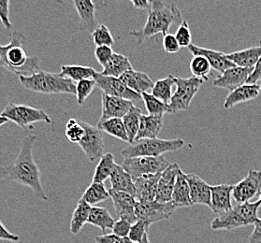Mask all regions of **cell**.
Instances as JSON below:
<instances>
[{
  "instance_id": "cell-2",
  "label": "cell",
  "mask_w": 261,
  "mask_h": 243,
  "mask_svg": "<svg viewBox=\"0 0 261 243\" xmlns=\"http://www.w3.org/2000/svg\"><path fill=\"white\" fill-rule=\"evenodd\" d=\"M182 23V13L174 4H167L164 1L153 0L148 10V18L144 26L140 30H133L129 35L136 39L138 44L158 34L163 37L168 34L171 25Z\"/></svg>"
},
{
  "instance_id": "cell-14",
  "label": "cell",
  "mask_w": 261,
  "mask_h": 243,
  "mask_svg": "<svg viewBox=\"0 0 261 243\" xmlns=\"http://www.w3.org/2000/svg\"><path fill=\"white\" fill-rule=\"evenodd\" d=\"M254 68H241L233 67L227 69L224 73L220 74L214 82L215 87L223 88L232 92L239 87L246 84L250 75L253 72Z\"/></svg>"
},
{
  "instance_id": "cell-48",
  "label": "cell",
  "mask_w": 261,
  "mask_h": 243,
  "mask_svg": "<svg viewBox=\"0 0 261 243\" xmlns=\"http://www.w3.org/2000/svg\"><path fill=\"white\" fill-rule=\"evenodd\" d=\"M163 48L166 52L176 53L181 47L179 45L174 35L167 34L163 37Z\"/></svg>"
},
{
  "instance_id": "cell-30",
  "label": "cell",
  "mask_w": 261,
  "mask_h": 243,
  "mask_svg": "<svg viewBox=\"0 0 261 243\" xmlns=\"http://www.w3.org/2000/svg\"><path fill=\"white\" fill-rule=\"evenodd\" d=\"M91 208L89 204L86 203L84 199L80 198L69 223V231L71 232V234L78 235L82 231L85 224L88 222Z\"/></svg>"
},
{
  "instance_id": "cell-56",
  "label": "cell",
  "mask_w": 261,
  "mask_h": 243,
  "mask_svg": "<svg viewBox=\"0 0 261 243\" xmlns=\"http://www.w3.org/2000/svg\"><path fill=\"white\" fill-rule=\"evenodd\" d=\"M124 243H135V242H133V241H132V240H131V239H129V238H128V237H125V238H124Z\"/></svg>"
},
{
  "instance_id": "cell-18",
  "label": "cell",
  "mask_w": 261,
  "mask_h": 243,
  "mask_svg": "<svg viewBox=\"0 0 261 243\" xmlns=\"http://www.w3.org/2000/svg\"><path fill=\"white\" fill-rule=\"evenodd\" d=\"M234 185L218 184L211 186V209L217 215L224 214L230 211L233 206L231 203Z\"/></svg>"
},
{
  "instance_id": "cell-38",
  "label": "cell",
  "mask_w": 261,
  "mask_h": 243,
  "mask_svg": "<svg viewBox=\"0 0 261 243\" xmlns=\"http://www.w3.org/2000/svg\"><path fill=\"white\" fill-rule=\"evenodd\" d=\"M211 64L202 56H195L190 61V71L193 74L194 77L208 80V75L210 73Z\"/></svg>"
},
{
  "instance_id": "cell-8",
  "label": "cell",
  "mask_w": 261,
  "mask_h": 243,
  "mask_svg": "<svg viewBox=\"0 0 261 243\" xmlns=\"http://www.w3.org/2000/svg\"><path fill=\"white\" fill-rule=\"evenodd\" d=\"M203 83V79L196 78L194 76L189 78L175 77L176 90L173 93L169 104L168 113L187 111L193 100L194 96L197 95Z\"/></svg>"
},
{
  "instance_id": "cell-58",
  "label": "cell",
  "mask_w": 261,
  "mask_h": 243,
  "mask_svg": "<svg viewBox=\"0 0 261 243\" xmlns=\"http://www.w3.org/2000/svg\"><path fill=\"white\" fill-rule=\"evenodd\" d=\"M259 86H260V90H259V96H261V84L259 85Z\"/></svg>"
},
{
  "instance_id": "cell-41",
  "label": "cell",
  "mask_w": 261,
  "mask_h": 243,
  "mask_svg": "<svg viewBox=\"0 0 261 243\" xmlns=\"http://www.w3.org/2000/svg\"><path fill=\"white\" fill-rule=\"evenodd\" d=\"M97 87L96 80L94 78L81 80L76 85V97L77 102L80 106H83L85 104L87 97L90 96L92 92Z\"/></svg>"
},
{
  "instance_id": "cell-11",
  "label": "cell",
  "mask_w": 261,
  "mask_h": 243,
  "mask_svg": "<svg viewBox=\"0 0 261 243\" xmlns=\"http://www.w3.org/2000/svg\"><path fill=\"white\" fill-rule=\"evenodd\" d=\"M85 130V136L79 145L86 157L90 162H94L97 159H100L104 155V138L102 131L97 126L90 125L85 121H81Z\"/></svg>"
},
{
  "instance_id": "cell-53",
  "label": "cell",
  "mask_w": 261,
  "mask_h": 243,
  "mask_svg": "<svg viewBox=\"0 0 261 243\" xmlns=\"http://www.w3.org/2000/svg\"><path fill=\"white\" fill-rule=\"evenodd\" d=\"M131 3L137 10H147L148 11L151 6V1H148V0H132Z\"/></svg>"
},
{
  "instance_id": "cell-45",
  "label": "cell",
  "mask_w": 261,
  "mask_h": 243,
  "mask_svg": "<svg viewBox=\"0 0 261 243\" xmlns=\"http://www.w3.org/2000/svg\"><path fill=\"white\" fill-rule=\"evenodd\" d=\"M114 51L112 47L108 46H98L95 49V57L97 58V62L104 67L111 57H113Z\"/></svg>"
},
{
  "instance_id": "cell-42",
  "label": "cell",
  "mask_w": 261,
  "mask_h": 243,
  "mask_svg": "<svg viewBox=\"0 0 261 243\" xmlns=\"http://www.w3.org/2000/svg\"><path fill=\"white\" fill-rule=\"evenodd\" d=\"M91 35L93 42L97 47L98 46L113 47L114 44V37L111 33L110 29L105 24H100Z\"/></svg>"
},
{
  "instance_id": "cell-40",
  "label": "cell",
  "mask_w": 261,
  "mask_h": 243,
  "mask_svg": "<svg viewBox=\"0 0 261 243\" xmlns=\"http://www.w3.org/2000/svg\"><path fill=\"white\" fill-rule=\"evenodd\" d=\"M65 134H66L68 142L79 144L85 136V128L82 125L81 120L74 118L69 119L66 125Z\"/></svg>"
},
{
  "instance_id": "cell-33",
  "label": "cell",
  "mask_w": 261,
  "mask_h": 243,
  "mask_svg": "<svg viewBox=\"0 0 261 243\" xmlns=\"http://www.w3.org/2000/svg\"><path fill=\"white\" fill-rule=\"evenodd\" d=\"M174 85H175V77L172 74H170L164 79H159L154 83L151 94L159 100L169 105L173 95L172 87Z\"/></svg>"
},
{
  "instance_id": "cell-28",
  "label": "cell",
  "mask_w": 261,
  "mask_h": 243,
  "mask_svg": "<svg viewBox=\"0 0 261 243\" xmlns=\"http://www.w3.org/2000/svg\"><path fill=\"white\" fill-rule=\"evenodd\" d=\"M132 69L133 67L128 57H125L124 55L114 52L113 57H111L107 64L103 67L101 73L105 76L119 79L123 74Z\"/></svg>"
},
{
  "instance_id": "cell-36",
  "label": "cell",
  "mask_w": 261,
  "mask_h": 243,
  "mask_svg": "<svg viewBox=\"0 0 261 243\" xmlns=\"http://www.w3.org/2000/svg\"><path fill=\"white\" fill-rule=\"evenodd\" d=\"M142 111L136 107L135 105L131 107L130 111L126 113L123 120V123L125 125V130L128 137V142L132 144L135 142L138 131L140 128V123H141V117H142Z\"/></svg>"
},
{
  "instance_id": "cell-3",
  "label": "cell",
  "mask_w": 261,
  "mask_h": 243,
  "mask_svg": "<svg viewBox=\"0 0 261 243\" xmlns=\"http://www.w3.org/2000/svg\"><path fill=\"white\" fill-rule=\"evenodd\" d=\"M27 37L22 31H14L7 45L0 44V67L20 76H31L40 71V58L29 57L23 49Z\"/></svg>"
},
{
  "instance_id": "cell-27",
  "label": "cell",
  "mask_w": 261,
  "mask_h": 243,
  "mask_svg": "<svg viewBox=\"0 0 261 243\" xmlns=\"http://www.w3.org/2000/svg\"><path fill=\"white\" fill-rule=\"evenodd\" d=\"M227 57L236 67L255 68L261 57V46H254L242 51L227 53Z\"/></svg>"
},
{
  "instance_id": "cell-24",
  "label": "cell",
  "mask_w": 261,
  "mask_h": 243,
  "mask_svg": "<svg viewBox=\"0 0 261 243\" xmlns=\"http://www.w3.org/2000/svg\"><path fill=\"white\" fill-rule=\"evenodd\" d=\"M259 90H260L259 85L245 84L228 94L226 100L224 102V107L226 110H229L241 103L254 100L259 96Z\"/></svg>"
},
{
  "instance_id": "cell-9",
  "label": "cell",
  "mask_w": 261,
  "mask_h": 243,
  "mask_svg": "<svg viewBox=\"0 0 261 243\" xmlns=\"http://www.w3.org/2000/svg\"><path fill=\"white\" fill-rule=\"evenodd\" d=\"M170 166L164 156L159 157H133L125 158L122 167L130 174L133 181L142 176L158 174L163 172Z\"/></svg>"
},
{
  "instance_id": "cell-26",
  "label": "cell",
  "mask_w": 261,
  "mask_h": 243,
  "mask_svg": "<svg viewBox=\"0 0 261 243\" xmlns=\"http://www.w3.org/2000/svg\"><path fill=\"white\" fill-rule=\"evenodd\" d=\"M112 189L119 192L126 193L131 196H136L135 181L128 172H126L122 166L117 165L113 174L110 177Z\"/></svg>"
},
{
  "instance_id": "cell-52",
  "label": "cell",
  "mask_w": 261,
  "mask_h": 243,
  "mask_svg": "<svg viewBox=\"0 0 261 243\" xmlns=\"http://www.w3.org/2000/svg\"><path fill=\"white\" fill-rule=\"evenodd\" d=\"M255 228L250 235V243H261V218L255 223Z\"/></svg>"
},
{
  "instance_id": "cell-49",
  "label": "cell",
  "mask_w": 261,
  "mask_h": 243,
  "mask_svg": "<svg viewBox=\"0 0 261 243\" xmlns=\"http://www.w3.org/2000/svg\"><path fill=\"white\" fill-rule=\"evenodd\" d=\"M259 82H261V57L256 63L254 70L250 75L246 84L247 85H258Z\"/></svg>"
},
{
  "instance_id": "cell-31",
  "label": "cell",
  "mask_w": 261,
  "mask_h": 243,
  "mask_svg": "<svg viewBox=\"0 0 261 243\" xmlns=\"http://www.w3.org/2000/svg\"><path fill=\"white\" fill-rule=\"evenodd\" d=\"M87 223L97 228H100L101 231L105 234L107 229H113L115 220L110 214L108 209L94 206L90 210Z\"/></svg>"
},
{
  "instance_id": "cell-17",
  "label": "cell",
  "mask_w": 261,
  "mask_h": 243,
  "mask_svg": "<svg viewBox=\"0 0 261 243\" xmlns=\"http://www.w3.org/2000/svg\"><path fill=\"white\" fill-rule=\"evenodd\" d=\"M180 170L181 169L179 165L173 163L170 164L163 172H161L155 201L159 203H168L172 201V193Z\"/></svg>"
},
{
  "instance_id": "cell-35",
  "label": "cell",
  "mask_w": 261,
  "mask_h": 243,
  "mask_svg": "<svg viewBox=\"0 0 261 243\" xmlns=\"http://www.w3.org/2000/svg\"><path fill=\"white\" fill-rule=\"evenodd\" d=\"M109 198V190L106 189L104 183L91 182L90 185L86 188L81 198L84 199L85 202L89 204L91 207H94L95 205L102 202Z\"/></svg>"
},
{
  "instance_id": "cell-57",
  "label": "cell",
  "mask_w": 261,
  "mask_h": 243,
  "mask_svg": "<svg viewBox=\"0 0 261 243\" xmlns=\"http://www.w3.org/2000/svg\"><path fill=\"white\" fill-rule=\"evenodd\" d=\"M258 201H259V202H260V205H261V192H260V194H259V199H258Z\"/></svg>"
},
{
  "instance_id": "cell-1",
  "label": "cell",
  "mask_w": 261,
  "mask_h": 243,
  "mask_svg": "<svg viewBox=\"0 0 261 243\" xmlns=\"http://www.w3.org/2000/svg\"><path fill=\"white\" fill-rule=\"evenodd\" d=\"M36 141V135L23 138L16 159L10 165H0V180L14 181L29 187L35 197L47 201L48 197L41 183L40 169L33 157V145Z\"/></svg>"
},
{
  "instance_id": "cell-54",
  "label": "cell",
  "mask_w": 261,
  "mask_h": 243,
  "mask_svg": "<svg viewBox=\"0 0 261 243\" xmlns=\"http://www.w3.org/2000/svg\"><path fill=\"white\" fill-rule=\"evenodd\" d=\"M8 122H9V120L0 114V126L5 125Z\"/></svg>"
},
{
  "instance_id": "cell-37",
  "label": "cell",
  "mask_w": 261,
  "mask_h": 243,
  "mask_svg": "<svg viewBox=\"0 0 261 243\" xmlns=\"http://www.w3.org/2000/svg\"><path fill=\"white\" fill-rule=\"evenodd\" d=\"M97 126L102 132H105L123 142H128V137L122 119H109L101 124H97Z\"/></svg>"
},
{
  "instance_id": "cell-25",
  "label": "cell",
  "mask_w": 261,
  "mask_h": 243,
  "mask_svg": "<svg viewBox=\"0 0 261 243\" xmlns=\"http://www.w3.org/2000/svg\"><path fill=\"white\" fill-rule=\"evenodd\" d=\"M164 123V115H143L141 117L140 128L138 131L136 141L144 139H156L162 130Z\"/></svg>"
},
{
  "instance_id": "cell-55",
  "label": "cell",
  "mask_w": 261,
  "mask_h": 243,
  "mask_svg": "<svg viewBox=\"0 0 261 243\" xmlns=\"http://www.w3.org/2000/svg\"><path fill=\"white\" fill-rule=\"evenodd\" d=\"M140 243H150V240H149V237H148V233H146L145 235H144V237L142 239V241Z\"/></svg>"
},
{
  "instance_id": "cell-43",
  "label": "cell",
  "mask_w": 261,
  "mask_h": 243,
  "mask_svg": "<svg viewBox=\"0 0 261 243\" xmlns=\"http://www.w3.org/2000/svg\"><path fill=\"white\" fill-rule=\"evenodd\" d=\"M174 36L180 47L188 48L192 44V35L187 21H182V23L177 29L176 33Z\"/></svg>"
},
{
  "instance_id": "cell-5",
  "label": "cell",
  "mask_w": 261,
  "mask_h": 243,
  "mask_svg": "<svg viewBox=\"0 0 261 243\" xmlns=\"http://www.w3.org/2000/svg\"><path fill=\"white\" fill-rule=\"evenodd\" d=\"M260 202H244L236 204L230 211L224 214L217 215L212 221L211 227L213 230H227L230 231L239 227L255 225L259 220L257 211L260 207Z\"/></svg>"
},
{
  "instance_id": "cell-51",
  "label": "cell",
  "mask_w": 261,
  "mask_h": 243,
  "mask_svg": "<svg viewBox=\"0 0 261 243\" xmlns=\"http://www.w3.org/2000/svg\"><path fill=\"white\" fill-rule=\"evenodd\" d=\"M96 243H124V238L117 237L114 234H104L95 237Z\"/></svg>"
},
{
  "instance_id": "cell-7",
  "label": "cell",
  "mask_w": 261,
  "mask_h": 243,
  "mask_svg": "<svg viewBox=\"0 0 261 243\" xmlns=\"http://www.w3.org/2000/svg\"><path fill=\"white\" fill-rule=\"evenodd\" d=\"M1 115L12 121L21 128H33V124L43 122L49 125H55L50 116L40 109L30 107L23 104L10 102Z\"/></svg>"
},
{
  "instance_id": "cell-47",
  "label": "cell",
  "mask_w": 261,
  "mask_h": 243,
  "mask_svg": "<svg viewBox=\"0 0 261 243\" xmlns=\"http://www.w3.org/2000/svg\"><path fill=\"white\" fill-rule=\"evenodd\" d=\"M0 21L7 30H12L13 25L10 21V1L0 0Z\"/></svg>"
},
{
  "instance_id": "cell-46",
  "label": "cell",
  "mask_w": 261,
  "mask_h": 243,
  "mask_svg": "<svg viewBox=\"0 0 261 243\" xmlns=\"http://www.w3.org/2000/svg\"><path fill=\"white\" fill-rule=\"evenodd\" d=\"M131 225L129 222L127 221L123 220V219H119L118 221H115L114 223V227H113V234L116 235L117 237L125 238V237H128V234L130 231Z\"/></svg>"
},
{
  "instance_id": "cell-23",
  "label": "cell",
  "mask_w": 261,
  "mask_h": 243,
  "mask_svg": "<svg viewBox=\"0 0 261 243\" xmlns=\"http://www.w3.org/2000/svg\"><path fill=\"white\" fill-rule=\"evenodd\" d=\"M119 79L126 87L140 95L148 93V91H152L154 85L147 74L136 71L134 69L123 74Z\"/></svg>"
},
{
  "instance_id": "cell-4",
  "label": "cell",
  "mask_w": 261,
  "mask_h": 243,
  "mask_svg": "<svg viewBox=\"0 0 261 243\" xmlns=\"http://www.w3.org/2000/svg\"><path fill=\"white\" fill-rule=\"evenodd\" d=\"M19 80L24 88L35 93L45 95L71 94L76 96V85L60 73L40 70L31 76H20Z\"/></svg>"
},
{
  "instance_id": "cell-22",
  "label": "cell",
  "mask_w": 261,
  "mask_h": 243,
  "mask_svg": "<svg viewBox=\"0 0 261 243\" xmlns=\"http://www.w3.org/2000/svg\"><path fill=\"white\" fill-rule=\"evenodd\" d=\"M73 5L79 14L81 28L93 33L99 26L96 18V5L90 0H74Z\"/></svg>"
},
{
  "instance_id": "cell-19",
  "label": "cell",
  "mask_w": 261,
  "mask_h": 243,
  "mask_svg": "<svg viewBox=\"0 0 261 243\" xmlns=\"http://www.w3.org/2000/svg\"><path fill=\"white\" fill-rule=\"evenodd\" d=\"M189 51H191L195 56H202L205 58H207V60L211 64L212 68H214L217 72L222 74L224 73L228 68L235 67V65L233 64L227 57V55L222 52V51H216V50H212V49H206L203 47H199V46L191 45L188 47Z\"/></svg>"
},
{
  "instance_id": "cell-34",
  "label": "cell",
  "mask_w": 261,
  "mask_h": 243,
  "mask_svg": "<svg viewBox=\"0 0 261 243\" xmlns=\"http://www.w3.org/2000/svg\"><path fill=\"white\" fill-rule=\"evenodd\" d=\"M97 71L91 67L79 65H63L60 74L63 77L79 83L83 79H92Z\"/></svg>"
},
{
  "instance_id": "cell-50",
  "label": "cell",
  "mask_w": 261,
  "mask_h": 243,
  "mask_svg": "<svg viewBox=\"0 0 261 243\" xmlns=\"http://www.w3.org/2000/svg\"><path fill=\"white\" fill-rule=\"evenodd\" d=\"M0 240L18 242L20 240V237L9 231L0 221Z\"/></svg>"
},
{
  "instance_id": "cell-29",
  "label": "cell",
  "mask_w": 261,
  "mask_h": 243,
  "mask_svg": "<svg viewBox=\"0 0 261 243\" xmlns=\"http://www.w3.org/2000/svg\"><path fill=\"white\" fill-rule=\"evenodd\" d=\"M172 202L176 205L178 208L190 207L192 206V200L190 198V189L188 184L187 175L180 170L177 176L176 182L174 185L172 193Z\"/></svg>"
},
{
  "instance_id": "cell-6",
  "label": "cell",
  "mask_w": 261,
  "mask_h": 243,
  "mask_svg": "<svg viewBox=\"0 0 261 243\" xmlns=\"http://www.w3.org/2000/svg\"><path fill=\"white\" fill-rule=\"evenodd\" d=\"M185 142L182 139L161 140V139H144L133 142L125 147L121 154L125 158L133 157H159L164 153L174 152L182 149Z\"/></svg>"
},
{
  "instance_id": "cell-44",
  "label": "cell",
  "mask_w": 261,
  "mask_h": 243,
  "mask_svg": "<svg viewBox=\"0 0 261 243\" xmlns=\"http://www.w3.org/2000/svg\"><path fill=\"white\" fill-rule=\"evenodd\" d=\"M148 230L149 226L146 224H144L142 221H137L135 224L131 226L130 231L127 237L133 242L140 243Z\"/></svg>"
},
{
  "instance_id": "cell-20",
  "label": "cell",
  "mask_w": 261,
  "mask_h": 243,
  "mask_svg": "<svg viewBox=\"0 0 261 243\" xmlns=\"http://www.w3.org/2000/svg\"><path fill=\"white\" fill-rule=\"evenodd\" d=\"M160 175L161 173L150 174L137 179L135 198L138 202H151L155 200Z\"/></svg>"
},
{
  "instance_id": "cell-39",
  "label": "cell",
  "mask_w": 261,
  "mask_h": 243,
  "mask_svg": "<svg viewBox=\"0 0 261 243\" xmlns=\"http://www.w3.org/2000/svg\"><path fill=\"white\" fill-rule=\"evenodd\" d=\"M142 98L149 115H164L169 112V105L158 99L151 93H143Z\"/></svg>"
},
{
  "instance_id": "cell-13",
  "label": "cell",
  "mask_w": 261,
  "mask_h": 243,
  "mask_svg": "<svg viewBox=\"0 0 261 243\" xmlns=\"http://www.w3.org/2000/svg\"><path fill=\"white\" fill-rule=\"evenodd\" d=\"M260 190L261 171L251 169L247 176L234 185L232 198L237 204L244 203L259 195Z\"/></svg>"
},
{
  "instance_id": "cell-16",
  "label": "cell",
  "mask_w": 261,
  "mask_h": 243,
  "mask_svg": "<svg viewBox=\"0 0 261 243\" xmlns=\"http://www.w3.org/2000/svg\"><path fill=\"white\" fill-rule=\"evenodd\" d=\"M109 194H110V198H112L114 202V209L116 211V214L120 219L127 221L130 223L131 225L135 224L137 222L136 214H135L137 200L135 197L126 193L115 191L112 188L109 190Z\"/></svg>"
},
{
  "instance_id": "cell-12",
  "label": "cell",
  "mask_w": 261,
  "mask_h": 243,
  "mask_svg": "<svg viewBox=\"0 0 261 243\" xmlns=\"http://www.w3.org/2000/svg\"><path fill=\"white\" fill-rule=\"evenodd\" d=\"M97 87L107 96H116L125 98L130 101H139L142 99V95L135 93L126 87L121 79L103 75L101 72H96L94 75Z\"/></svg>"
},
{
  "instance_id": "cell-21",
  "label": "cell",
  "mask_w": 261,
  "mask_h": 243,
  "mask_svg": "<svg viewBox=\"0 0 261 243\" xmlns=\"http://www.w3.org/2000/svg\"><path fill=\"white\" fill-rule=\"evenodd\" d=\"M186 175L193 205H205L211 208V185L196 174L190 173Z\"/></svg>"
},
{
  "instance_id": "cell-32",
  "label": "cell",
  "mask_w": 261,
  "mask_h": 243,
  "mask_svg": "<svg viewBox=\"0 0 261 243\" xmlns=\"http://www.w3.org/2000/svg\"><path fill=\"white\" fill-rule=\"evenodd\" d=\"M116 167L117 164L114 161V155L110 153H104L102 157L99 159V162L95 170L92 182L104 183L107 179H110Z\"/></svg>"
},
{
  "instance_id": "cell-10",
  "label": "cell",
  "mask_w": 261,
  "mask_h": 243,
  "mask_svg": "<svg viewBox=\"0 0 261 243\" xmlns=\"http://www.w3.org/2000/svg\"><path fill=\"white\" fill-rule=\"evenodd\" d=\"M178 209L175 204L171 202L159 203L158 201L138 202L135 207L137 221H142L148 226L154 223L169 219L175 209Z\"/></svg>"
},
{
  "instance_id": "cell-15",
  "label": "cell",
  "mask_w": 261,
  "mask_h": 243,
  "mask_svg": "<svg viewBox=\"0 0 261 243\" xmlns=\"http://www.w3.org/2000/svg\"><path fill=\"white\" fill-rule=\"evenodd\" d=\"M101 116L97 124L112 118L123 119L134 106V103L125 98L102 95Z\"/></svg>"
}]
</instances>
